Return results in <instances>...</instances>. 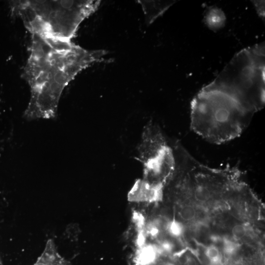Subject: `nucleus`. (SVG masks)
I'll use <instances>...</instances> for the list:
<instances>
[{"label":"nucleus","mask_w":265,"mask_h":265,"mask_svg":"<svg viewBox=\"0 0 265 265\" xmlns=\"http://www.w3.org/2000/svg\"><path fill=\"white\" fill-rule=\"evenodd\" d=\"M104 50H87L72 41L32 35L22 78L30 97L23 117L26 120L56 117L63 90L83 70L106 60Z\"/></svg>","instance_id":"f257e3e1"},{"label":"nucleus","mask_w":265,"mask_h":265,"mask_svg":"<svg viewBox=\"0 0 265 265\" xmlns=\"http://www.w3.org/2000/svg\"><path fill=\"white\" fill-rule=\"evenodd\" d=\"M264 105L255 94L216 78L192 99L190 127L207 141L220 144L239 136Z\"/></svg>","instance_id":"f03ea898"},{"label":"nucleus","mask_w":265,"mask_h":265,"mask_svg":"<svg viewBox=\"0 0 265 265\" xmlns=\"http://www.w3.org/2000/svg\"><path fill=\"white\" fill-rule=\"evenodd\" d=\"M100 0H10L11 16L21 20L31 35L72 41L80 24L98 8Z\"/></svg>","instance_id":"7ed1b4c3"},{"label":"nucleus","mask_w":265,"mask_h":265,"mask_svg":"<svg viewBox=\"0 0 265 265\" xmlns=\"http://www.w3.org/2000/svg\"><path fill=\"white\" fill-rule=\"evenodd\" d=\"M139 160L144 166L143 178L133 187L141 194L153 199L161 198L167 180L174 172L175 158L173 148L168 144L160 129L147 125L138 147Z\"/></svg>","instance_id":"20e7f679"},{"label":"nucleus","mask_w":265,"mask_h":265,"mask_svg":"<svg viewBox=\"0 0 265 265\" xmlns=\"http://www.w3.org/2000/svg\"><path fill=\"white\" fill-rule=\"evenodd\" d=\"M141 4L148 24L153 23L173 4V1L138 0Z\"/></svg>","instance_id":"39448f33"},{"label":"nucleus","mask_w":265,"mask_h":265,"mask_svg":"<svg viewBox=\"0 0 265 265\" xmlns=\"http://www.w3.org/2000/svg\"><path fill=\"white\" fill-rule=\"evenodd\" d=\"M226 16L223 11L217 8L209 9L205 16V22L208 26L212 30L222 27L225 23Z\"/></svg>","instance_id":"423d86ee"},{"label":"nucleus","mask_w":265,"mask_h":265,"mask_svg":"<svg viewBox=\"0 0 265 265\" xmlns=\"http://www.w3.org/2000/svg\"><path fill=\"white\" fill-rule=\"evenodd\" d=\"M205 255L210 265H221L222 257L219 249L214 245H208L205 249Z\"/></svg>","instance_id":"0eeeda50"},{"label":"nucleus","mask_w":265,"mask_h":265,"mask_svg":"<svg viewBox=\"0 0 265 265\" xmlns=\"http://www.w3.org/2000/svg\"><path fill=\"white\" fill-rule=\"evenodd\" d=\"M167 229L169 233L175 237L181 236L185 231L183 224L181 222L175 219L168 223Z\"/></svg>","instance_id":"6e6552de"},{"label":"nucleus","mask_w":265,"mask_h":265,"mask_svg":"<svg viewBox=\"0 0 265 265\" xmlns=\"http://www.w3.org/2000/svg\"><path fill=\"white\" fill-rule=\"evenodd\" d=\"M223 249L224 253L228 256H232L238 250L239 245L236 241L228 238L223 239Z\"/></svg>","instance_id":"1a4fd4ad"},{"label":"nucleus","mask_w":265,"mask_h":265,"mask_svg":"<svg viewBox=\"0 0 265 265\" xmlns=\"http://www.w3.org/2000/svg\"><path fill=\"white\" fill-rule=\"evenodd\" d=\"M196 212L195 209L191 206L183 207L180 211V215L185 221H191L195 218Z\"/></svg>","instance_id":"9d476101"},{"label":"nucleus","mask_w":265,"mask_h":265,"mask_svg":"<svg viewBox=\"0 0 265 265\" xmlns=\"http://www.w3.org/2000/svg\"><path fill=\"white\" fill-rule=\"evenodd\" d=\"M247 229L242 224H237L232 229V234L233 237L236 239H240L243 238L246 234Z\"/></svg>","instance_id":"9b49d317"},{"label":"nucleus","mask_w":265,"mask_h":265,"mask_svg":"<svg viewBox=\"0 0 265 265\" xmlns=\"http://www.w3.org/2000/svg\"><path fill=\"white\" fill-rule=\"evenodd\" d=\"M260 17L265 18V0H252Z\"/></svg>","instance_id":"f8f14e48"},{"label":"nucleus","mask_w":265,"mask_h":265,"mask_svg":"<svg viewBox=\"0 0 265 265\" xmlns=\"http://www.w3.org/2000/svg\"><path fill=\"white\" fill-rule=\"evenodd\" d=\"M233 265H244L243 263L241 261H238L235 262Z\"/></svg>","instance_id":"ddd939ff"},{"label":"nucleus","mask_w":265,"mask_h":265,"mask_svg":"<svg viewBox=\"0 0 265 265\" xmlns=\"http://www.w3.org/2000/svg\"></svg>","instance_id":"4468645a"}]
</instances>
